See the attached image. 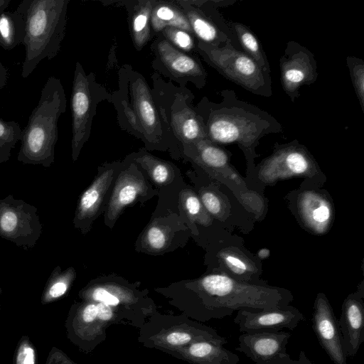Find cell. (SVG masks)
I'll use <instances>...</instances> for the list:
<instances>
[{"label": "cell", "instance_id": "cell-1", "mask_svg": "<svg viewBox=\"0 0 364 364\" xmlns=\"http://www.w3.org/2000/svg\"><path fill=\"white\" fill-rule=\"evenodd\" d=\"M219 103L206 102L203 114L209 140L215 144H235L250 158L259 140L270 134L282 132L279 121L262 109L239 99L234 90L221 92Z\"/></svg>", "mask_w": 364, "mask_h": 364}, {"label": "cell", "instance_id": "cell-2", "mask_svg": "<svg viewBox=\"0 0 364 364\" xmlns=\"http://www.w3.org/2000/svg\"><path fill=\"white\" fill-rule=\"evenodd\" d=\"M199 304L189 316L206 321L223 318L241 309L259 311L289 305L293 296L288 290L250 284L225 274H211L199 279Z\"/></svg>", "mask_w": 364, "mask_h": 364}, {"label": "cell", "instance_id": "cell-3", "mask_svg": "<svg viewBox=\"0 0 364 364\" xmlns=\"http://www.w3.org/2000/svg\"><path fill=\"white\" fill-rule=\"evenodd\" d=\"M67 100L60 79L50 76L43 87L37 105L23 129L18 161L49 168L55 161L58 122L65 112Z\"/></svg>", "mask_w": 364, "mask_h": 364}, {"label": "cell", "instance_id": "cell-4", "mask_svg": "<svg viewBox=\"0 0 364 364\" xmlns=\"http://www.w3.org/2000/svg\"><path fill=\"white\" fill-rule=\"evenodd\" d=\"M69 0H23L17 9L25 20L26 55L21 77L27 78L44 59L58 54L67 23Z\"/></svg>", "mask_w": 364, "mask_h": 364}, {"label": "cell", "instance_id": "cell-5", "mask_svg": "<svg viewBox=\"0 0 364 364\" xmlns=\"http://www.w3.org/2000/svg\"><path fill=\"white\" fill-rule=\"evenodd\" d=\"M196 48L204 60L228 80L254 95H272L269 74L264 73L245 53L228 42L217 47L198 41Z\"/></svg>", "mask_w": 364, "mask_h": 364}, {"label": "cell", "instance_id": "cell-6", "mask_svg": "<svg viewBox=\"0 0 364 364\" xmlns=\"http://www.w3.org/2000/svg\"><path fill=\"white\" fill-rule=\"evenodd\" d=\"M100 86L91 75H87L81 64H75L70 106L72 113V158L76 161L87 141L97 103L100 101Z\"/></svg>", "mask_w": 364, "mask_h": 364}, {"label": "cell", "instance_id": "cell-7", "mask_svg": "<svg viewBox=\"0 0 364 364\" xmlns=\"http://www.w3.org/2000/svg\"><path fill=\"white\" fill-rule=\"evenodd\" d=\"M42 233L37 208L9 195L0 199V237L28 250L34 247Z\"/></svg>", "mask_w": 364, "mask_h": 364}, {"label": "cell", "instance_id": "cell-8", "mask_svg": "<svg viewBox=\"0 0 364 364\" xmlns=\"http://www.w3.org/2000/svg\"><path fill=\"white\" fill-rule=\"evenodd\" d=\"M317 171L308 149L296 140L276 145L274 152L260 166L258 176L265 183L296 176H311Z\"/></svg>", "mask_w": 364, "mask_h": 364}, {"label": "cell", "instance_id": "cell-9", "mask_svg": "<svg viewBox=\"0 0 364 364\" xmlns=\"http://www.w3.org/2000/svg\"><path fill=\"white\" fill-rule=\"evenodd\" d=\"M282 89L292 102L301 87L314 83L318 76L314 53L295 41H289L279 59Z\"/></svg>", "mask_w": 364, "mask_h": 364}, {"label": "cell", "instance_id": "cell-10", "mask_svg": "<svg viewBox=\"0 0 364 364\" xmlns=\"http://www.w3.org/2000/svg\"><path fill=\"white\" fill-rule=\"evenodd\" d=\"M291 336L289 332L243 333L235 350L245 354L254 364H295L287 351Z\"/></svg>", "mask_w": 364, "mask_h": 364}, {"label": "cell", "instance_id": "cell-11", "mask_svg": "<svg viewBox=\"0 0 364 364\" xmlns=\"http://www.w3.org/2000/svg\"><path fill=\"white\" fill-rule=\"evenodd\" d=\"M304 319L298 309L288 305L259 311L238 310L233 322L243 333L277 332L284 328L293 331Z\"/></svg>", "mask_w": 364, "mask_h": 364}, {"label": "cell", "instance_id": "cell-12", "mask_svg": "<svg viewBox=\"0 0 364 364\" xmlns=\"http://www.w3.org/2000/svg\"><path fill=\"white\" fill-rule=\"evenodd\" d=\"M312 328L319 344L334 364H347L338 321L326 296L319 293L314 302Z\"/></svg>", "mask_w": 364, "mask_h": 364}, {"label": "cell", "instance_id": "cell-13", "mask_svg": "<svg viewBox=\"0 0 364 364\" xmlns=\"http://www.w3.org/2000/svg\"><path fill=\"white\" fill-rule=\"evenodd\" d=\"M362 290L349 295L343 301L338 327L347 357H354L364 341V302Z\"/></svg>", "mask_w": 364, "mask_h": 364}, {"label": "cell", "instance_id": "cell-14", "mask_svg": "<svg viewBox=\"0 0 364 364\" xmlns=\"http://www.w3.org/2000/svg\"><path fill=\"white\" fill-rule=\"evenodd\" d=\"M131 93L132 110L138 121L141 134L148 141H159L163 134L162 124L146 82L139 77L134 80Z\"/></svg>", "mask_w": 364, "mask_h": 364}, {"label": "cell", "instance_id": "cell-15", "mask_svg": "<svg viewBox=\"0 0 364 364\" xmlns=\"http://www.w3.org/2000/svg\"><path fill=\"white\" fill-rule=\"evenodd\" d=\"M156 48L162 64L173 76L191 80L198 87L205 85L207 73L194 58L179 50L166 38L160 39Z\"/></svg>", "mask_w": 364, "mask_h": 364}, {"label": "cell", "instance_id": "cell-16", "mask_svg": "<svg viewBox=\"0 0 364 364\" xmlns=\"http://www.w3.org/2000/svg\"><path fill=\"white\" fill-rule=\"evenodd\" d=\"M146 191V184L142 176L128 170L122 172L108 203L107 219L110 222L114 221L127 205Z\"/></svg>", "mask_w": 364, "mask_h": 364}, {"label": "cell", "instance_id": "cell-17", "mask_svg": "<svg viewBox=\"0 0 364 364\" xmlns=\"http://www.w3.org/2000/svg\"><path fill=\"white\" fill-rule=\"evenodd\" d=\"M114 178V170L109 168L99 175L80 196L77 205L74 225L82 229L97 213Z\"/></svg>", "mask_w": 364, "mask_h": 364}, {"label": "cell", "instance_id": "cell-18", "mask_svg": "<svg viewBox=\"0 0 364 364\" xmlns=\"http://www.w3.org/2000/svg\"><path fill=\"white\" fill-rule=\"evenodd\" d=\"M182 7L192 32L198 37V41L217 47L232 42V33L228 26L218 24L201 10L193 6L182 5Z\"/></svg>", "mask_w": 364, "mask_h": 364}, {"label": "cell", "instance_id": "cell-19", "mask_svg": "<svg viewBox=\"0 0 364 364\" xmlns=\"http://www.w3.org/2000/svg\"><path fill=\"white\" fill-rule=\"evenodd\" d=\"M170 122L174 134L185 146L208 139L202 118L188 107L173 111Z\"/></svg>", "mask_w": 364, "mask_h": 364}, {"label": "cell", "instance_id": "cell-20", "mask_svg": "<svg viewBox=\"0 0 364 364\" xmlns=\"http://www.w3.org/2000/svg\"><path fill=\"white\" fill-rule=\"evenodd\" d=\"M299 210L307 226L317 233H323L331 218L330 203L321 196L306 192L299 200Z\"/></svg>", "mask_w": 364, "mask_h": 364}, {"label": "cell", "instance_id": "cell-21", "mask_svg": "<svg viewBox=\"0 0 364 364\" xmlns=\"http://www.w3.org/2000/svg\"><path fill=\"white\" fill-rule=\"evenodd\" d=\"M186 353L189 361L194 364H240L237 354L209 341L191 343Z\"/></svg>", "mask_w": 364, "mask_h": 364}, {"label": "cell", "instance_id": "cell-22", "mask_svg": "<svg viewBox=\"0 0 364 364\" xmlns=\"http://www.w3.org/2000/svg\"><path fill=\"white\" fill-rule=\"evenodd\" d=\"M80 296L85 301L102 302L117 307L134 301L133 292L124 287L112 283L97 284L85 288Z\"/></svg>", "mask_w": 364, "mask_h": 364}, {"label": "cell", "instance_id": "cell-23", "mask_svg": "<svg viewBox=\"0 0 364 364\" xmlns=\"http://www.w3.org/2000/svg\"><path fill=\"white\" fill-rule=\"evenodd\" d=\"M227 26L234 32L239 41L243 52L248 55L262 69L270 75V66L262 46L252 31L246 25L231 21H225Z\"/></svg>", "mask_w": 364, "mask_h": 364}, {"label": "cell", "instance_id": "cell-24", "mask_svg": "<svg viewBox=\"0 0 364 364\" xmlns=\"http://www.w3.org/2000/svg\"><path fill=\"white\" fill-rule=\"evenodd\" d=\"M151 27L155 32L172 27L184 30L189 33H193L183 11L177 6L168 2L156 1L151 15Z\"/></svg>", "mask_w": 364, "mask_h": 364}, {"label": "cell", "instance_id": "cell-25", "mask_svg": "<svg viewBox=\"0 0 364 364\" xmlns=\"http://www.w3.org/2000/svg\"><path fill=\"white\" fill-rule=\"evenodd\" d=\"M25 36V20L16 9L0 13V46L11 50L21 44Z\"/></svg>", "mask_w": 364, "mask_h": 364}, {"label": "cell", "instance_id": "cell-26", "mask_svg": "<svg viewBox=\"0 0 364 364\" xmlns=\"http://www.w3.org/2000/svg\"><path fill=\"white\" fill-rule=\"evenodd\" d=\"M76 277L75 269L70 267L62 270L60 266L54 268L44 287L41 303L46 305L63 297L69 291Z\"/></svg>", "mask_w": 364, "mask_h": 364}, {"label": "cell", "instance_id": "cell-27", "mask_svg": "<svg viewBox=\"0 0 364 364\" xmlns=\"http://www.w3.org/2000/svg\"><path fill=\"white\" fill-rule=\"evenodd\" d=\"M185 146L194 154L197 161L208 168L219 170L229 166L228 154L209 139Z\"/></svg>", "mask_w": 364, "mask_h": 364}, {"label": "cell", "instance_id": "cell-28", "mask_svg": "<svg viewBox=\"0 0 364 364\" xmlns=\"http://www.w3.org/2000/svg\"><path fill=\"white\" fill-rule=\"evenodd\" d=\"M156 1H141L136 7L132 18V34L135 47L140 50L151 37V15Z\"/></svg>", "mask_w": 364, "mask_h": 364}, {"label": "cell", "instance_id": "cell-29", "mask_svg": "<svg viewBox=\"0 0 364 364\" xmlns=\"http://www.w3.org/2000/svg\"><path fill=\"white\" fill-rule=\"evenodd\" d=\"M23 129L14 121L0 117V164L8 161L16 144L21 141Z\"/></svg>", "mask_w": 364, "mask_h": 364}, {"label": "cell", "instance_id": "cell-30", "mask_svg": "<svg viewBox=\"0 0 364 364\" xmlns=\"http://www.w3.org/2000/svg\"><path fill=\"white\" fill-rule=\"evenodd\" d=\"M135 161L146 171L151 178L157 184L165 185L173 178V170L171 166L149 154H144Z\"/></svg>", "mask_w": 364, "mask_h": 364}, {"label": "cell", "instance_id": "cell-31", "mask_svg": "<svg viewBox=\"0 0 364 364\" xmlns=\"http://www.w3.org/2000/svg\"><path fill=\"white\" fill-rule=\"evenodd\" d=\"M346 65L360 108L364 112V61L355 56H348Z\"/></svg>", "mask_w": 364, "mask_h": 364}, {"label": "cell", "instance_id": "cell-32", "mask_svg": "<svg viewBox=\"0 0 364 364\" xmlns=\"http://www.w3.org/2000/svg\"><path fill=\"white\" fill-rule=\"evenodd\" d=\"M169 233L165 227L153 223L146 230L143 241L146 247L152 252H161L168 245Z\"/></svg>", "mask_w": 364, "mask_h": 364}, {"label": "cell", "instance_id": "cell-33", "mask_svg": "<svg viewBox=\"0 0 364 364\" xmlns=\"http://www.w3.org/2000/svg\"><path fill=\"white\" fill-rule=\"evenodd\" d=\"M181 203L188 217L201 224L207 223V217L199 198L191 191L184 190L181 193Z\"/></svg>", "mask_w": 364, "mask_h": 364}, {"label": "cell", "instance_id": "cell-34", "mask_svg": "<svg viewBox=\"0 0 364 364\" xmlns=\"http://www.w3.org/2000/svg\"><path fill=\"white\" fill-rule=\"evenodd\" d=\"M13 364H38L36 346L27 335L19 339L13 357Z\"/></svg>", "mask_w": 364, "mask_h": 364}, {"label": "cell", "instance_id": "cell-35", "mask_svg": "<svg viewBox=\"0 0 364 364\" xmlns=\"http://www.w3.org/2000/svg\"><path fill=\"white\" fill-rule=\"evenodd\" d=\"M162 32L165 38L177 48L189 51L195 47L191 33L184 30L168 27L164 28Z\"/></svg>", "mask_w": 364, "mask_h": 364}, {"label": "cell", "instance_id": "cell-36", "mask_svg": "<svg viewBox=\"0 0 364 364\" xmlns=\"http://www.w3.org/2000/svg\"><path fill=\"white\" fill-rule=\"evenodd\" d=\"M221 257L228 268L235 275H245L247 274L246 272L250 271V266L248 263L242 258L235 254L223 252L221 254Z\"/></svg>", "mask_w": 364, "mask_h": 364}, {"label": "cell", "instance_id": "cell-37", "mask_svg": "<svg viewBox=\"0 0 364 364\" xmlns=\"http://www.w3.org/2000/svg\"><path fill=\"white\" fill-rule=\"evenodd\" d=\"M201 201L205 209L212 215H217L221 211V203L214 193L205 191L201 194Z\"/></svg>", "mask_w": 364, "mask_h": 364}, {"label": "cell", "instance_id": "cell-38", "mask_svg": "<svg viewBox=\"0 0 364 364\" xmlns=\"http://www.w3.org/2000/svg\"><path fill=\"white\" fill-rule=\"evenodd\" d=\"M45 364H75L60 349L52 347L48 353Z\"/></svg>", "mask_w": 364, "mask_h": 364}, {"label": "cell", "instance_id": "cell-39", "mask_svg": "<svg viewBox=\"0 0 364 364\" xmlns=\"http://www.w3.org/2000/svg\"><path fill=\"white\" fill-rule=\"evenodd\" d=\"M96 305L97 310V318L102 324H107L114 318V313L111 306L102 302H96Z\"/></svg>", "mask_w": 364, "mask_h": 364}, {"label": "cell", "instance_id": "cell-40", "mask_svg": "<svg viewBox=\"0 0 364 364\" xmlns=\"http://www.w3.org/2000/svg\"><path fill=\"white\" fill-rule=\"evenodd\" d=\"M8 72L6 67L0 60V90H1L7 83Z\"/></svg>", "mask_w": 364, "mask_h": 364}, {"label": "cell", "instance_id": "cell-41", "mask_svg": "<svg viewBox=\"0 0 364 364\" xmlns=\"http://www.w3.org/2000/svg\"><path fill=\"white\" fill-rule=\"evenodd\" d=\"M295 364H315L312 363L307 355H306L305 352L304 350H301L298 359L296 360Z\"/></svg>", "mask_w": 364, "mask_h": 364}, {"label": "cell", "instance_id": "cell-42", "mask_svg": "<svg viewBox=\"0 0 364 364\" xmlns=\"http://www.w3.org/2000/svg\"><path fill=\"white\" fill-rule=\"evenodd\" d=\"M269 255V250L266 249V248H263V249H261L259 252H258V256L261 258V259H265L267 257H268Z\"/></svg>", "mask_w": 364, "mask_h": 364}, {"label": "cell", "instance_id": "cell-43", "mask_svg": "<svg viewBox=\"0 0 364 364\" xmlns=\"http://www.w3.org/2000/svg\"><path fill=\"white\" fill-rule=\"evenodd\" d=\"M10 2L11 0H0V13L5 11Z\"/></svg>", "mask_w": 364, "mask_h": 364}, {"label": "cell", "instance_id": "cell-44", "mask_svg": "<svg viewBox=\"0 0 364 364\" xmlns=\"http://www.w3.org/2000/svg\"><path fill=\"white\" fill-rule=\"evenodd\" d=\"M0 310H1V304H0Z\"/></svg>", "mask_w": 364, "mask_h": 364}]
</instances>
